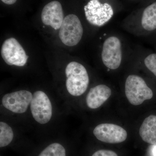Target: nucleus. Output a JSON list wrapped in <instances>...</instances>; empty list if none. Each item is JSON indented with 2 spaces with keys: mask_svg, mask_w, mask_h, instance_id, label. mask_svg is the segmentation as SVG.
<instances>
[{
  "mask_svg": "<svg viewBox=\"0 0 156 156\" xmlns=\"http://www.w3.org/2000/svg\"><path fill=\"white\" fill-rule=\"evenodd\" d=\"M66 87L70 95L79 96L87 91L89 86V75L86 68L77 62H71L65 69Z\"/></svg>",
  "mask_w": 156,
  "mask_h": 156,
  "instance_id": "nucleus-1",
  "label": "nucleus"
},
{
  "mask_svg": "<svg viewBox=\"0 0 156 156\" xmlns=\"http://www.w3.org/2000/svg\"><path fill=\"white\" fill-rule=\"evenodd\" d=\"M101 59L109 70L118 69L124 59V44L122 39L112 34L105 39L101 51Z\"/></svg>",
  "mask_w": 156,
  "mask_h": 156,
  "instance_id": "nucleus-2",
  "label": "nucleus"
},
{
  "mask_svg": "<svg viewBox=\"0 0 156 156\" xmlns=\"http://www.w3.org/2000/svg\"><path fill=\"white\" fill-rule=\"evenodd\" d=\"M125 92L130 103L134 105H140L153 96L152 90L148 87L144 80L136 75H131L127 77Z\"/></svg>",
  "mask_w": 156,
  "mask_h": 156,
  "instance_id": "nucleus-3",
  "label": "nucleus"
},
{
  "mask_svg": "<svg viewBox=\"0 0 156 156\" xmlns=\"http://www.w3.org/2000/svg\"><path fill=\"white\" fill-rule=\"evenodd\" d=\"M83 29L79 17L70 14L65 17L59 31V38L64 45L73 47L80 41Z\"/></svg>",
  "mask_w": 156,
  "mask_h": 156,
  "instance_id": "nucleus-4",
  "label": "nucleus"
},
{
  "mask_svg": "<svg viewBox=\"0 0 156 156\" xmlns=\"http://www.w3.org/2000/svg\"><path fill=\"white\" fill-rule=\"evenodd\" d=\"M84 9L88 22L98 27L106 24L114 15L112 6L108 3H101L99 0H90Z\"/></svg>",
  "mask_w": 156,
  "mask_h": 156,
  "instance_id": "nucleus-5",
  "label": "nucleus"
},
{
  "mask_svg": "<svg viewBox=\"0 0 156 156\" xmlns=\"http://www.w3.org/2000/svg\"><path fill=\"white\" fill-rule=\"evenodd\" d=\"M32 115L36 122L45 124L51 119L52 116V106L48 95L41 91L34 93L30 104Z\"/></svg>",
  "mask_w": 156,
  "mask_h": 156,
  "instance_id": "nucleus-6",
  "label": "nucleus"
},
{
  "mask_svg": "<svg viewBox=\"0 0 156 156\" xmlns=\"http://www.w3.org/2000/svg\"><path fill=\"white\" fill-rule=\"evenodd\" d=\"M1 54L5 62L10 66H24L28 58L21 45L13 37L7 39L4 42Z\"/></svg>",
  "mask_w": 156,
  "mask_h": 156,
  "instance_id": "nucleus-7",
  "label": "nucleus"
},
{
  "mask_svg": "<svg viewBox=\"0 0 156 156\" xmlns=\"http://www.w3.org/2000/svg\"><path fill=\"white\" fill-rule=\"evenodd\" d=\"M33 98L32 94L27 90H20L8 93L3 96V106L10 111L17 114L26 112Z\"/></svg>",
  "mask_w": 156,
  "mask_h": 156,
  "instance_id": "nucleus-8",
  "label": "nucleus"
},
{
  "mask_svg": "<svg viewBox=\"0 0 156 156\" xmlns=\"http://www.w3.org/2000/svg\"><path fill=\"white\" fill-rule=\"evenodd\" d=\"M93 134L98 140L110 144L120 143L127 139V131L118 125L101 124L95 127Z\"/></svg>",
  "mask_w": 156,
  "mask_h": 156,
  "instance_id": "nucleus-9",
  "label": "nucleus"
},
{
  "mask_svg": "<svg viewBox=\"0 0 156 156\" xmlns=\"http://www.w3.org/2000/svg\"><path fill=\"white\" fill-rule=\"evenodd\" d=\"M41 18L45 25L50 26L56 30L60 29L64 20L60 3L54 1L46 5L42 10Z\"/></svg>",
  "mask_w": 156,
  "mask_h": 156,
  "instance_id": "nucleus-10",
  "label": "nucleus"
},
{
  "mask_svg": "<svg viewBox=\"0 0 156 156\" xmlns=\"http://www.w3.org/2000/svg\"><path fill=\"white\" fill-rule=\"evenodd\" d=\"M111 94L110 88L103 84L91 88L86 98L87 106L91 109L98 108L108 99Z\"/></svg>",
  "mask_w": 156,
  "mask_h": 156,
  "instance_id": "nucleus-11",
  "label": "nucleus"
},
{
  "mask_svg": "<svg viewBox=\"0 0 156 156\" xmlns=\"http://www.w3.org/2000/svg\"><path fill=\"white\" fill-rule=\"evenodd\" d=\"M136 26L141 32H150L156 30V2L144 9L139 23Z\"/></svg>",
  "mask_w": 156,
  "mask_h": 156,
  "instance_id": "nucleus-12",
  "label": "nucleus"
},
{
  "mask_svg": "<svg viewBox=\"0 0 156 156\" xmlns=\"http://www.w3.org/2000/svg\"><path fill=\"white\" fill-rule=\"evenodd\" d=\"M139 134L144 142L156 144V115H151L146 118L140 128Z\"/></svg>",
  "mask_w": 156,
  "mask_h": 156,
  "instance_id": "nucleus-13",
  "label": "nucleus"
},
{
  "mask_svg": "<svg viewBox=\"0 0 156 156\" xmlns=\"http://www.w3.org/2000/svg\"><path fill=\"white\" fill-rule=\"evenodd\" d=\"M14 133L12 128L7 123L0 122V147L9 145L13 140Z\"/></svg>",
  "mask_w": 156,
  "mask_h": 156,
  "instance_id": "nucleus-14",
  "label": "nucleus"
},
{
  "mask_svg": "<svg viewBox=\"0 0 156 156\" xmlns=\"http://www.w3.org/2000/svg\"><path fill=\"white\" fill-rule=\"evenodd\" d=\"M39 156H66L64 147L59 144L55 143L48 146Z\"/></svg>",
  "mask_w": 156,
  "mask_h": 156,
  "instance_id": "nucleus-15",
  "label": "nucleus"
},
{
  "mask_svg": "<svg viewBox=\"0 0 156 156\" xmlns=\"http://www.w3.org/2000/svg\"><path fill=\"white\" fill-rule=\"evenodd\" d=\"M146 67L156 77V53H151L144 58Z\"/></svg>",
  "mask_w": 156,
  "mask_h": 156,
  "instance_id": "nucleus-16",
  "label": "nucleus"
},
{
  "mask_svg": "<svg viewBox=\"0 0 156 156\" xmlns=\"http://www.w3.org/2000/svg\"><path fill=\"white\" fill-rule=\"evenodd\" d=\"M92 156H118V155L112 151L101 150L95 152Z\"/></svg>",
  "mask_w": 156,
  "mask_h": 156,
  "instance_id": "nucleus-17",
  "label": "nucleus"
},
{
  "mask_svg": "<svg viewBox=\"0 0 156 156\" xmlns=\"http://www.w3.org/2000/svg\"><path fill=\"white\" fill-rule=\"evenodd\" d=\"M1 1L3 3L9 5H13L17 2V0H1Z\"/></svg>",
  "mask_w": 156,
  "mask_h": 156,
  "instance_id": "nucleus-18",
  "label": "nucleus"
},
{
  "mask_svg": "<svg viewBox=\"0 0 156 156\" xmlns=\"http://www.w3.org/2000/svg\"><path fill=\"white\" fill-rule=\"evenodd\" d=\"M153 152L154 156H156V146L154 147Z\"/></svg>",
  "mask_w": 156,
  "mask_h": 156,
  "instance_id": "nucleus-19",
  "label": "nucleus"
}]
</instances>
